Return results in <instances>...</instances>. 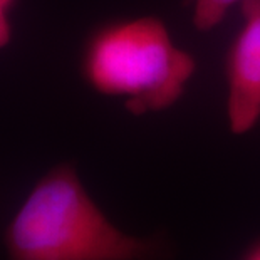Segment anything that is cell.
<instances>
[{
    "label": "cell",
    "mask_w": 260,
    "mask_h": 260,
    "mask_svg": "<svg viewBox=\"0 0 260 260\" xmlns=\"http://www.w3.org/2000/svg\"><path fill=\"white\" fill-rule=\"evenodd\" d=\"M7 260H159V239L119 230L82 185L73 163L39 178L2 234Z\"/></svg>",
    "instance_id": "1"
},
{
    "label": "cell",
    "mask_w": 260,
    "mask_h": 260,
    "mask_svg": "<svg viewBox=\"0 0 260 260\" xmlns=\"http://www.w3.org/2000/svg\"><path fill=\"white\" fill-rule=\"evenodd\" d=\"M81 68L96 92L121 98L133 114H146L178 101L197 66L163 22L141 17L98 29L86 42Z\"/></svg>",
    "instance_id": "2"
},
{
    "label": "cell",
    "mask_w": 260,
    "mask_h": 260,
    "mask_svg": "<svg viewBox=\"0 0 260 260\" xmlns=\"http://www.w3.org/2000/svg\"><path fill=\"white\" fill-rule=\"evenodd\" d=\"M242 17L226 62V113L235 135L250 131L260 119V0H242Z\"/></svg>",
    "instance_id": "3"
},
{
    "label": "cell",
    "mask_w": 260,
    "mask_h": 260,
    "mask_svg": "<svg viewBox=\"0 0 260 260\" xmlns=\"http://www.w3.org/2000/svg\"><path fill=\"white\" fill-rule=\"evenodd\" d=\"M242 0H195L193 2V24L198 30L208 32L225 19L234 4Z\"/></svg>",
    "instance_id": "4"
},
{
    "label": "cell",
    "mask_w": 260,
    "mask_h": 260,
    "mask_svg": "<svg viewBox=\"0 0 260 260\" xmlns=\"http://www.w3.org/2000/svg\"><path fill=\"white\" fill-rule=\"evenodd\" d=\"M19 0H0V51L12 42L14 24L12 12Z\"/></svg>",
    "instance_id": "5"
},
{
    "label": "cell",
    "mask_w": 260,
    "mask_h": 260,
    "mask_svg": "<svg viewBox=\"0 0 260 260\" xmlns=\"http://www.w3.org/2000/svg\"><path fill=\"white\" fill-rule=\"evenodd\" d=\"M239 260H260V239L252 242L247 247V250L242 253Z\"/></svg>",
    "instance_id": "6"
}]
</instances>
